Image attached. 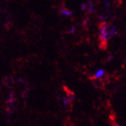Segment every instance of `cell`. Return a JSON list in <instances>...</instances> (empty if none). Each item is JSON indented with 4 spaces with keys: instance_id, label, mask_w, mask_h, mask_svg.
<instances>
[{
    "instance_id": "6da1fadb",
    "label": "cell",
    "mask_w": 126,
    "mask_h": 126,
    "mask_svg": "<svg viewBox=\"0 0 126 126\" xmlns=\"http://www.w3.org/2000/svg\"><path fill=\"white\" fill-rule=\"evenodd\" d=\"M118 33V30L115 26H113L110 23H107L104 27L100 29L99 36L100 38L104 40L110 39L112 36Z\"/></svg>"
},
{
    "instance_id": "7a4b0ae2",
    "label": "cell",
    "mask_w": 126,
    "mask_h": 126,
    "mask_svg": "<svg viewBox=\"0 0 126 126\" xmlns=\"http://www.w3.org/2000/svg\"><path fill=\"white\" fill-rule=\"evenodd\" d=\"M15 83V80L12 76H6L3 80V84L6 88H11Z\"/></svg>"
},
{
    "instance_id": "3957f363",
    "label": "cell",
    "mask_w": 126,
    "mask_h": 126,
    "mask_svg": "<svg viewBox=\"0 0 126 126\" xmlns=\"http://www.w3.org/2000/svg\"><path fill=\"white\" fill-rule=\"evenodd\" d=\"M93 85L96 88L98 89H102V90H104V86L106 85L104 84V82H103V80L101 79H95L93 80Z\"/></svg>"
},
{
    "instance_id": "277c9868",
    "label": "cell",
    "mask_w": 126,
    "mask_h": 126,
    "mask_svg": "<svg viewBox=\"0 0 126 126\" xmlns=\"http://www.w3.org/2000/svg\"><path fill=\"white\" fill-rule=\"evenodd\" d=\"M104 73H105V72H104V70H99L94 74V76H95V78L99 79V78H101L103 76H104Z\"/></svg>"
},
{
    "instance_id": "5b68a950",
    "label": "cell",
    "mask_w": 126,
    "mask_h": 126,
    "mask_svg": "<svg viewBox=\"0 0 126 126\" xmlns=\"http://www.w3.org/2000/svg\"><path fill=\"white\" fill-rule=\"evenodd\" d=\"M61 14H62L63 15H66V16H71L72 15V12H71L70 11L64 9V8L61 10Z\"/></svg>"
},
{
    "instance_id": "8992f818",
    "label": "cell",
    "mask_w": 126,
    "mask_h": 126,
    "mask_svg": "<svg viewBox=\"0 0 126 126\" xmlns=\"http://www.w3.org/2000/svg\"><path fill=\"white\" fill-rule=\"evenodd\" d=\"M29 96V90H24L21 92V97L23 98H27Z\"/></svg>"
},
{
    "instance_id": "52a82bcc",
    "label": "cell",
    "mask_w": 126,
    "mask_h": 126,
    "mask_svg": "<svg viewBox=\"0 0 126 126\" xmlns=\"http://www.w3.org/2000/svg\"><path fill=\"white\" fill-rule=\"evenodd\" d=\"M97 1H98V0H97Z\"/></svg>"
}]
</instances>
